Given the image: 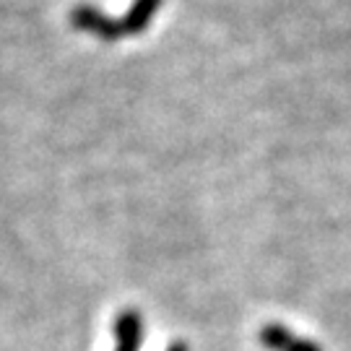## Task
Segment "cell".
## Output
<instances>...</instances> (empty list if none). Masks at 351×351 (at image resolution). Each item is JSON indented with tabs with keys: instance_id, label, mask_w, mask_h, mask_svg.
<instances>
[{
	"instance_id": "1",
	"label": "cell",
	"mask_w": 351,
	"mask_h": 351,
	"mask_svg": "<svg viewBox=\"0 0 351 351\" xmlns=\"http://www.w3.org/2000/svg\"><path fill=\"white\" fill-rule=\"evenodd\" d=\"M71 24L81 32H88L94 37L104 39V42H117L120 37H125L123 21H112L110 16H104L99 8L88 5V3H78L71 11Z\"/></svg>"
},
{
	"instance_id": "2",
	"label": "cell",
	"mask_w": 351,
	"mask_h": 351,
	"mask_svg": "<svg viewBox=\"0 0 351 351\" xmlns=\"http://www.w3.org/2000/svg\"><path fill=\"white\" fill-rule=\"evenodd\" d=\"M143 320L138 310H123L114 317V351H141Z\"/></svg>"
},
{
	"instance_id": "3",
	"label": "cell",
	"mask_w": 351,
	"mask_h": 351,
	"mask_svg": "<svg viewBox=\"0 0 351 351\" xmlns=\"http://www.w3.org/2000/svg\"><path fill=\"white\" fill-rule=\"evenodd\" d=\"M159 8H162V0H133L123 19L125 34H143L149 29L151 19L159 13Z\"/></svg>"
},
{
	"instance_id": "4",
	"label": "cell",
	"mask_w": 351,
	"mask_h": 351,
	"mask_svg": "<svg viewBox=\"0 0 351 351\" xmlns=\"http://www.w3.org/2000/svg\"><path fill=\"white\" fill-rule=\"evenodd\" d=\"M294 339H297V336H294L287 326H281V323H268V326H263L261 333H258L261 346H265L268 351H287Z\"/></svg>"
},
{
	"instance_id": "5",
	"label": "cell",
	"mask_w": 351,
	"mask_h": 351,
	"mask_svg": "<svg viewBox=\"0 0 351 351\" xmlns=\"http://www.w3.org/2000/svg\"><path fill=\"white\" fill-rule=\"evenodd\" d=\"M287 351H323V346L310 339H300V336H297V339L291 341V346H289Z\"/></svg>"
},
{
	"instance_id": "6",
	"label": "cell",
	"mask_w": 351,
	"mask_h": 351,
	"mask_svg": "<svg viewBox=\"0 0 351 351\" xmlns=\"http://www.w3.org/2000/svg\"><path fill=\"white\" fill-rule=\"evenodd\" d=\"M167 351H188V343H182V341H175V343H172V346H169Z\"/></svg>"
}]
</instances>
